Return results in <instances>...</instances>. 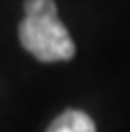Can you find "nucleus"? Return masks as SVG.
Here are the masks:
<instances>
[{
	"instance_id": "f257e3e1",
	"label": "nucleus",
	"mask_w": 130,
	"mask_h": 132,
	"mask_svg": "<svg viewBox=\"0 0 130 132\" xmlns=\"http://www.w3.org/2000/svg\"><path fill=\"white\" fill-rule=\"evenodd\" d=\"M21 45L41 62H64L74 56V41L58 14L25 16L19 25Z\"/></svg>"
},
{
	"instance_id": "f03ea898",
	"label": "nucleus",
	"mask_w": 130,
	"mask_h": 132,
	"mask_svg": "<svg viewBox=\"0 0 130 132\" xmlns=\"http://www.w3.org/2000/svg\"><path fill=\"white\" fill-rule=\"evenodd\" d=\"M45 132H97V130L91 116H87L80 109H66L47 126Z\"/></svg>"
},
{
	"instance_id": "7ed1b4c3",
	"label": "nucleus",
	"mask_w": 130,
	"mask_h": 132,
	"mask_svg": "<svg viewBox=\"0 0 130 132\" xmlns=\"http://www.w3.org/2000/svg\"><path fill=\"white\" fill-rule=\"evenodd\" d=\"M25 16H50L58 14L54 0H25Z\"/></svg>"
}]
</instances>
